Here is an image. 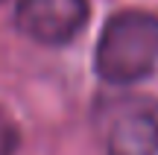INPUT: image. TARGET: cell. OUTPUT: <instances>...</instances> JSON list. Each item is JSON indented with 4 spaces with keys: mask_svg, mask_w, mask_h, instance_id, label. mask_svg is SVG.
<instances>
[{
    "mask_svg": "<svg viewBox=\"0 0 158 155\" xmlns=\"http://www.w3.org/2000/svg\"><path fill=\"white\" fill-rule=\"evenodd\" d=\"M18 141H21V135H18L15 120L0 108V155H15Z\"/></svg>",
    "mask_w": 158,
    "mask_h": 155,
    "instance_id": "cell-4",
    "label": "cell"
},
{
    "mask_svg": "<svg viewBox=\"0 0 158 155\" xmlns=\"http://www.w3.org/2000/svg\"><path fill=\"white\" fill-rule=\"evenodd\" d=\"M108 155H158V120L126 114L108 132Z\"/></svg>",
    "mask_w": 158,
    "mask_h": 155,
    "instance_id": "cell-3",
    "label": "cell"
},
{
    "mask_svg": "<svg viewBox=\"0 0 158 155\" xmlns=\"http://www.w3.org/2000/svg\"><path fill=\"white\" fill-rule=\"evenodd\" d=\"M88 12V0H18L15 21L27 38L59 47L85 29Z\"/></svg>",
    "mask_w": 158,
    "mask_h": 155,
    "instance_id": "cell-2",
    "label": "cell"
},
{
    "mask_svg": "<svg viewBox=\"0 0 158 155\" xmlns=\"http://www.w3.org/2000/svg\"><path fill=\"white\" fill-rule=\"evenodd\" d=\"M94 70L111 85H135L158 73V18L117 12L106 21L94 50Z\"/></svg>",
    "mask_w": 158,
    "mask_h": 155,
    "instance_id": "cell-1",
    "label": "cell"
}]
</instances>
